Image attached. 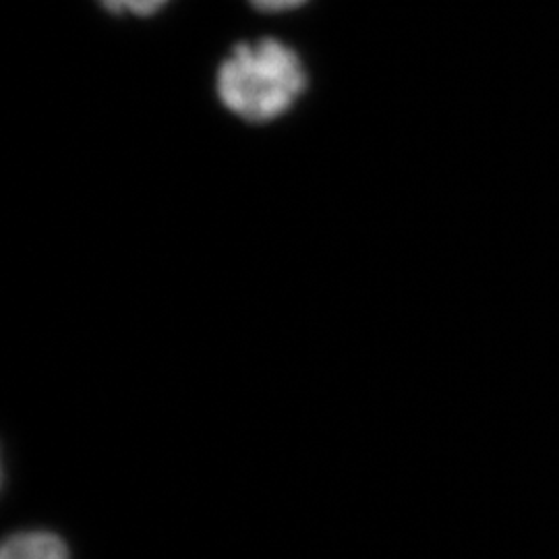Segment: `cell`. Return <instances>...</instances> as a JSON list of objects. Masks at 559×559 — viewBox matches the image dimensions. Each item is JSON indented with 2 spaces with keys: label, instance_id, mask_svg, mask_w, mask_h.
Listing matches in <instances>:
<instances>
[{
  "label": "cell",
  "instance_id": "3",
  "mask_svg": "<svg viewBox=\"0 0 559 559\" xmlns=\"http://www.w3.org/2000/svg\"><path fill=\"white\" fill-rule=\"evenodd\" d=\"M100 4L108 13L119 17H152L168 4V0H100Z\"/></svg>",
  "mask_w": 559,
  "mask_h": 559
},
{
  "label": "cell",
  "instance_id": "4",
  "mask_svg": "<svg viewBox=\"0 0 559 559\" xmlns=\"http://www.w3.org/2000/svg\"><path fill=\"white\" fill-rule=\"evenodd\" d=\"M261 13H286L302 7L307 0H249Z\"/></svg>",
  "mask_w": 559,
  "mask_h": 559
},
{
  "label": "cell",
  "instance_id": "1",
  "mask_svg": "<svg viewBox=\"0 0 559 559\" xmlns=\"http://www.w3.org/2000/svg\"><path fill=\"white\" fill-rule=\"evenodd\" d=\"M305 90L307 73L297 50L274 38L237 44L216 75L222 104L251 124L286 115Z\"/></svg>",
  "mask_w": 559,
  "mask_h": 559
},
{
  "label": "cell",
  "instance_id": "2",
  "mask_svg": "<svg viewBox=\"0 0 559 559\" xmlns=\"http://www.w3.org/2000/svg\"><path fill=\"white\" fill-rule=\"evenodd\" d=\"M0 559H69V549L52 533H21L2 545Z\"/></svg>",
  "mask_w": 559,
  "mask_h": 559
}]
</instances>
